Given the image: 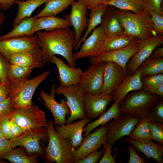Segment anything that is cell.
<instances>
[{"label":"cell","mask_w":163,"mask_h":163,"mask_svg":"<svg viewBox=\"0 0 163 163\" xmlns=\"http://www.w3.org/2000/svg\"><path fill=\"white\" fill-rule=\"evenodd\" d=\"M37 32L44 63H51L53 56L58 55L65 58L69 66L75 67L73 53L75 38L74 30L68 28Z\"/></svg>","instance_id":"obj_1"},{"label":"cell","mask_w":163,"mask_h":163,"mask_svg":"<svg viewBox=\"0 0 163 163\" xmlns=\"http://www.w3.org/2000/svg\"><path fill=\"white\" fill-rule=\"evenodd\" d=\"M123 29V34L136 39H143L157 35L153 30L151 17L145 9L138 13L114 8Z\"/></svg>","instance_id":"obj_2"},{"label":"cell","mask_w":163,"mask_h":163,"mask_svg":"<svg viewBox=\"0 0 163 163\" xmlns=\"http://www.w3.org/2000/svg\"><path fill=\"white\" fill-rule=\"evenodd\" d=\"M47 128L48 144L46 148L44 146L46 161L48 163H73L72 153L75 149L70 142L56 132L52 120H49Z\"/></svg>","instance_id":"obj_3"},{"label":"cell","mask_w":163,"mask_h":163,"mask_svg":"<svg viewBox=\"0 0 163 163\" xmlns=\"http://www.w3.org/2000/svg\"><path fill=\"white\" fill-rule=\"evenodd\" d=\"M163 98L143 89L128 93L118 104L122 114H130L140 118L147 117L149 110Z\"/></svg>","instance_id":"obj_4"},{"label":"cell","mask_w":163,"mask_h":163,"mask_svg":"<svg viewBox=\"0 0 163 163\" xmlns=\"http://www.w3.org/2000/svg\"><path fill=\"white\" fill-rule=\"evenodd\" d=\"M50 73L46 71L31 79L9 89V95L14 109L26 107L33 104V96L38 85L47 78Z\"/></svg>","instance_id":"obj_5"},{"label":"cell","mask_w":163,"mask_h":163,"mask_svg":"<svg viewBox=\"0 0 163 163\" xmlns=\"http://www.w3.org/2000/svg\"><path fill=\"white\" fill-rule=\"evenodd\" d=\"M11 117L25 131L48 126L45 112L33 104L26 107L15 109Z\"/></svg>","instance_id":"obj_6"},{"label":"cell","mask_w":163,"mask_h":163,"mask_svg":"<svg viewBox=\"0 0 163 163\" xmlns=\"http://www.w3.org/2000/svg\"><path fill=\"white\" fill-rule=\"evenodd\" d=\"M56 94H62L66 97L71 111L66 124L72 123L76 119H82L86 117L84 94L78 85L67 87L58 86L56 88Z\"/></svg>","instance_id":"obj_7"},{"label":"cell","mask_w":163,"mask_h":163,"mask_svg":"<svg viewBox=\"0 0 163 163\" xmlns=\"http://www.w3.org/2000/svg\"><path fill=\"white\" fill-rule=\"evenodd\" d=\"M140 119L133 114H121L109 121L105 124L107 129V141L113 145L125 136H128Z\"/></svg>","instance_id":"obj_8"},{"label":"cell","mask_w":163,"mask_h":163,"mask_svg":"<svg viewBox=\"0 0 163 163\" xmlns=\"http://www.w3.org/2000/svg\"><path fill=\"white\" fill-rule=\"evenodd\" d=\"M47 127L25 131L17 138L10 140L12 148L22 146L29 154H36L42 155L43 151L40 144L41 140H48Z\"/></svg>","instance_id":"obj_9"},{"label":"cell","mask_w":163,"mask_h":163,"mask_svg":"<svg viewBox=\"0 0 163 163\" xmlns=\"http://www.w3.org/2000/svg\"><path fill=\"white\" fill-rule=\"evenodd\" d=\"M40 49L37 35L12 37L0 40V53L8 60L14 53Z\"/></svg>","instance_id":"obj_10"},{"label":"cell","mask_w":163,"mask_h":163,"mask_svg":"<svg viewBox=\"0 0 163 163\" xmlns=\"http://www.w3.org/2000/svg\"><path fill=\"white\" fill-rule=\"evenodd\" d=\"M104 62L91 64L82 72L78 85L84 94H100L103 84Z\"/></svg>","instance_id":"obj_11"},{"label":"cell","mask_w":163,"mask_h":163,"mask_svg":"<svg viewBox=\"0 0 163 163\" xmlns=\"http://www.w3.org/2000/svg\"><path fill=\"white\" fill-rule=\"evenodd\" d=\"M50 91V94H48L43 89L40 91L39 94L43 101L41 100L42 103L52 113L54 117V126L66 124V116H69L71 114L66 100L65 98H62L59 103L56 101L54 97L56 94L55 84L52 85Z\"/></svg>","instance_id":"obj_12"},{"label":"cell","mask_w":163,"mask_h":163,"mask_svg":"<svg viewBox=\"0 0 163 163\" xmlns=\"http://www.w3.org/2000/svg\"><path fill=\"white\" fill-rule=\"evenodd\" d=\"M137 39L139 43V49L126 64V70L127 75L133 74L141 64L149 57L153 50L162 44L163 35H157L148 39Z\"/></svg>","instance_id":"obj_13"},{"label":"cell","mask_w":163,"mask_h":163,"mask_svg":"<svg viewBox=\"0 0 163 163\" xmlns=\"http://www.w3.org/2000/svg\"><path fill=\"white\" fill-rule=\"evenodd\" d=\"M107 129L105 124L101 125L94 132L84 137L80 145L73 152V163H76L89 154L100 149L107 141Z\"/></svg>","instance_id":"obj_14"},{"label":"cell","mask_w":163,"mask_h":163,"mask_svg":"<svg viewBox=\"0 0 163 163\" xmlns=\"http://www.w3.org/2000/svg\"><path fill=\"white\" fill-rule=\"evenodd\" d=\"M139 43L137 39L128 46L123 48L100 53L89 58L91 64L101 62H111L120 66L126 72V64L130 58L138 51Z\"/></svg>","instance_id":"obj_15"},{"label":"cell","mask_w":163,"mask_h":163,"mask_svg":"<svg viewBox=\"0 0 163 163\" xmlns=\"http://www.w3.org/2000/svg\"><path fill=\"white\" fill-rule=\"evenodd\" d=\"M106 36L102 25L95 28L91 34L83 42L80 50L73 53L74 61L96 56L102 46Z\"/></svg>","instance_id":"obj_16"},{"label":"cell","mask_w":163,"mask_h":163,"mask_svg":"<svg viewBox=\"0 0 163 163\" xmlns=\"http://www.w3.org/2000/svg\"><path fill=\"white\" fill-rule=\"evenodd\" d=\"M102 88L100 94L112 96L127 75L120 65L111 62H105Z\"/></svg>","instance_id":"obj_17"},{"label":"cell","mask_w":163,"mask_h":163,"mask_svg":"<svg viewBox=\"0 0 163 163\" xmlns=\"http://www.w3.org/2000/svg\"><path fill=\"white\" fill-rule=\"evenodd\" d=\"M70 6L71 11L68 15L75 32L74 49L82 38L84 31L87 28L88 19L87 14L88 8L85 5L78 1H73Z\"/></svg>","instance_id":"obj_18"},{"label":"cell","mask_w":163,"mask_h":163,"mask_svg":"<svg viewBox=\"0 0 163 163\" xmlns=\"http://www.w3.org/2000/svg\"><path fill=\"white\" fill-rule=\"evenodd\" d=\"M86 117L91 120L97 119L105 112L112 96L100 94H84Z\"/></svg>","instance_id":"obj_19"},{"label":"cell","mask_w":163,"mask_h":163,"mask_svg":"<svg viewBox=\"0 0 163 163\" xmlns=\"http://www.w3.org/2000/svg\"><path fill=\"white\" fill-rule=\"evenodd\" d=\"M91 120L86 117L73 123L56 126V132L71 142L75 149H77L83 140V129Z\"/></svg>","instance_id":"obj_20"},{"label":"cell","mask_w":163,"mask_h":163,"mask_svg":"<svg viewBox=\"0 0 163 163\" xmlns=\"http://www.w3.org/2000/svg\"><path fill=\"white\" fill-rule=\"evenodd\" d=\"M51 63L55 64L58 68L60 86L67 87L78 85L83 72L80 68L71 67L55 56H53Z\"/></svg>","instance_id":"obj_21"},{"label":"cell","mask_w":163,"mask_h":163,"mask_svg":"<svg viewBox=\"0 0 163 163\" xmlns=\"http://www.w3.org/2000/svg\"><path fill=\"white\" fill-rule=\"evenodd\" d=\"M141 70L139 68L132 75H127L112 96L113 100L119 104L130 92L142 89Z\"/></svg>","instance_id":"obj_22"},{"label":"cell","mask_w":163,"mask_h":163,"mask_svg":"<svg viewBox=\"0 0 163 163\" xmlns=\"http://www.w3.org/2000/svg\"><path fill=\"white\" fill-rule=\"evenodd\" d=\"M71 26L68 14L66 15L64 18L56 16L42 17L35 19L31 34L32 35L35 32L42 30L50 31L68 28Z\"/></svg>","instance_id":"obj_23"},{"label":"cell","mask_w":163,"mask_h":163,"mask_svg":"<svg viewBox=\"0 0 163 163\" xmlns=\"http://www.w3.org/2000/svg\"><path fill=\"white\" fill-rule=\"evenodd\" d=\"M124 139L139 152L143 153L148 161L151 158L155 159L158 163H163V145L155 143L151 139L147 141H140L129 137L125 138Z\"/></svg>","instance_id":"obj_24"},{"label":"cell","mask_w":163,"mask_h":163,"mask_svg":"<svg viewBox=\"0 0 163 163\" xmlns=\"http://www.w3.org/2000/svg\"><path fill=\"white\" fill-rule=\"evenodd\" d=\"M8 61L9 64L24 66H33L35 68H41L45 66L40 49L14 53L9 57Z\"/></svg>","instance_id":"obj_25"},{"label":"cell","mask_w":163,"mask_h":163,"mask_svg":"<svg viewBox=\"0 0 163 163\" xmlns=\"http://www.w3.org/2000/svg\"><path fill=\"white\" fill-rule=\"evenodd\" d=\"M114 8L113 7L109 5L102 15L101 24L106 37L123 34V28Z\"/></svg>","instance_id":"obj_26"},{"label":"cell","mask_w":163,"mask_h":163,"mask_svg":"<svg viewBox=\"0 0 163 163\" xmlns=\"http://www.w3.org/2000/svg\"><path fill=\"white\" fill-rule=\"evenodd\" d=\"M33 66H24L9 64L7 75V85L8 89L26 82L32 70Z\"/></svg>","instance_id":"obj_27"},{"label":"cell","mask_w":163,"mask_h":163,"mask_svg":"<svg viewBox=\"0 0 163 163\" xmlns=\"http://www.w3.org/2000/svg\"><path fill=\"white\" fill-rule=\"evenodd\" d=\"M136 39L132 36L124 34L106 36L97 55L102 53L123 48L130 44Z\"/></svg>","instance_id":"obj_28"},{"label":"cell","mask_w":163,"mask_h":163,"mask_svg":"<svg viewBox=\"0 0 163 163\" xmlns=\"http://www.w3.org/2000/svg\"><path fill=\"white\" fill-rule=\"evenodd\" d=\"M48 0H27L22 1L15 0L14 3L18 7L17 13L13 22L15 27L24 19L31 17L33 11L39 6L45 3Z\"/></svg>","instance_id":"obj_29"},{"label":"cell","mask_w":163,"mask_h":163,"mask_svg":"<svg viewBox=\"0 0 163 163\" xmlns=\"http://www.w3.org/2000/svg\"><path fill=\"white\" fill-rule=\"evenodd\" d=\"M109 5L102 4L97 6L90 10L88 16V26L85 34L74 48L73 50L75 52L78 51L82 43L87 37L90 33L93 31L97 27L100 25L102 22V15L107 8Z\"/></svg>","instance_id":"obj_30"},{"label":"cell","mask_w":163,"mask_h":163,"mask_svg":"<svg viewBox=\"0 0 163 163\" xmlns=\"http://www.w3.org/2000/svg\"><path fill=\"white\" fill-rule=\"evenodd\" d=\"M119 104L114 102L110 108L101 115L94 121L87 124L83 129L84 132L83 136H86L94 129L100 125H105L112 119L115 118L120 115V113L118 107Z\"/></svg>","instance_id":"obj_31"},{"label":"cell","mask_w":163,"mask_h":163,"mask_svg":"<svg viewBox=\"0 0 163 163\" xmlns=\"http://www.w3.org/2000/svg\"><path fill=\"white\" fill-rule=\"evenodd\" d=\"M76 0H48L43 8L34 17L35 18L42 17L56 16L63 12L72 3Z\"/></svg>","instance_id":"obj_32"},{"label":"cell","mask_w":163,"mask_h":163,"mask_svg":"<svg viewBox=\"0 0 163 163\" xmlns=\"http://www.w3.org/2000/svg\"><path fill=\"white\" fill-rule=\"evenodd\" d=\"M25 149L23 146L9 151L0 156V159H5L14 163H38L37 155L29 156L25 154Z\"/></svg>","instance_id":"obj_33"},{"label":"cell","mask_w":163,"mask_h":163,"mask_svg":"<svg viewBox=\"0 0 163 163\" xmlns=\"http://www.w3.org/2000/svg\"><path fill=\"white\" fill-rule=\"evenodd\" d=\"M35 19L34 17L24 19L14 27L10 32L0 36V40L12 37L32 35L31 33Z\"/></svg>","instance_id":"obj_34"},{"label":"cell","mask_w":163,"mask_h":163,"mask_svg":"<svg viewBox=\"0 0 163 163\" xmlns=\"http://www.w3.org/2000/svg\"><path fill=\"white\" fill-rule=\"evenodd\" d=\"M104 4L138 13L145 9V0H112Z\"/></svg>","instance_id":"obj_35"},{"label":"cell","mask_w":163,"mask_h":163,"mask_svg":"<svg viewBox=\"0 0 163 163\" xmlns=\"http://www.w3.org/2000/svg\"><path fill=\"white\" fill-rule=\"evenodd\" d=\"M149 121L147 117L140 118L128 137L133 139L140 141H147L151 140L148 128Z\"/></svg>","instance_id":"obj_36"},{"label":"cell","mask_w":163,"mask_h":163,"mask_svg":"<svg viewBox=\"0 0 163 163\" xmlns=\"http://www.w3.org/2000/svg\"><path fill=\"white\" fill-rule=\"evenodd\" d=\"M142 77L163 73V57L158 59L148 58L140 65Z\"/></svg>","instance_id":"obj_37"},{"label":"cell","mask_w":163,"mask_h":163,"mask_svg":"<svg viewBox=\"0 0 163 163\" xmlns=\"http://www.w3.org/2000/svg\"><path fill=\"white\" fill-rule=\"evenodd\" d=\"M142 89L146 91L154 94L158 88L163 84V74L150 75L142 77Z\"/></svg>","instance_id":"obj_38"},{"label":"cell","mask_w":163,"mask_h":163,"mask_svg":"<svg viewBox=\"0 0 163 163\" xmlns=\"http://www.w3.org/2000/svg\"><path fill=\"white\" fill-rule=\"evenodd\" d=\"M148 128L150 138L163 145V123L149 121Z\"/></svg>","instance_id":"obj_39"},{"label":"cell","mask_w":163,"mask_h":163,"mask_svg":"<svg viewBox=\"0 0 163 163\" xmlns=\"http://www.w3.org/2000/svg\"><path fill=\"white\" fill-rule=\"evenodd\" d=\"M147 117L150 120L156 122L163 123V98L150 108Z\"/></svg>","instance_id":"obj_40"},{"label":"cell","mask_w":163,"mask_h":163,"mask_svg":"<svg viewBox=\"0 0 163 163\" xmlns=\"http://www.w3.org/2000/svg\"><path fill=\"white\" fill-rule=\"evenodd\" d=\"M153 29L157 35H163V15L153 11H148Z\"/></svg>","instance_id":"obj_41"},{"label":"cell","mask_w":163,"mask_h":163,"mask_svg":"<svg viewBox=\"0 0 163 163\" xmlns=\"http://www.w3.org/2000/svg\"><path fill=\"white\" fill-rule=\"evenodd\" d=\"M103 149L104 151L102 157L99 162V163H116L115 161L116 157L119 154H115L113 156L111 154V149L113 145L108 142L106 141L103 145Z\"/></svg>","instance_id":"obj_42"},{"label":"cell","mask_w":163,"mask_h":163,"mask_svg":"<svg viewBox=\"0 0 163 163\" xmlns=\"http://www.w3.org/2000/svg\"><path fill=\"white\" fill-rule=\"evenodd\" d=\"M14 109L9 97L0 103V120L5 117H11Z\"/></svg>","instance_id":"obj_43"},{"label":"cell","mask_w":163,"mask_h":163,"mask_svg":"<svg viewBox=\"0 0 163 163\" xmlns=\"http://www.w3.org/2000/svg\"><path fill=\"white\" fill-rule=\"evenodd\" d=\"M11 118V123L8 133L6 138L11 140L14 139L21 135L25 131L18 125L14 119Z\"/></svg>","instance_id":"obj_44"},{"label":"cell","mask_w":163,"mask_h":163,"mask_svg":"<svg viewBox=\"0 0 163 163\" xmlns=\"http://www.w3.org/2000/svg\"><path fill=\"white\" fill-rule=\"evenodd\" d=\"M9 64L8 61L0 53V79L2 84H7V75Z\"/></svg>","instance_id":"obj_45"},{"label":"cell","mask_w":163,"mask_h":163,"mask_svg":"<svg viewBox=\"0 0 163 163\" xmlns=\"http://www.w3.org/2000/svg\"><path fill=\"white\" fill-rule=\"evenodd\" d=\"M104 149H103L91 153L76 163H97L103 154Z\"/></svg>","instance_id":"obj_46"},{"label":"cell","mask_w":163,"mask_h":163,"mask_svg":"<svg viewBox=\"0 0 163 163\" xmlns=\"http://www.w3.org/2000/svg\"><path fill=\"white\" fill-rule=\"evenodd\" d=\"M163 0H145V9L148 11H153L163 15L161 7Z\"/></svg>","instance_id":"obj_47"},{"label":"cell","mask_w":163,"mask_h":163,"mask_svg":"<svg viewBox=\"0 0 163 163\" xmlns=\"http://www.w3.org/2000/svg\"><path fill=\"white\" fill-rule=\"evenodd\" d=\"M129 152V159L128 163H146L145 159L142 156L139 155L136 152L135 148L130 145L128 148Z\"/></svg>","instance_id":"obj_48"},{"label":"cell","mask_w":163,"mask_h":163,"mask_svg":"<svg viewBox=\"0 0 163 163\" xmlns=\"http://www.w3.org/2000/svg\"><path fill=\"white\" fill-rule=\"evenodd\" d=\"M85 5L90 11L98 5L104 4L112 0H76Z\"/></svg>","instance_id":"obj_49"},{"label":"cell","mask_w":163,"mask_h":163,"mask_svg":"<svg viewBox=\"0 0 163 163\" xmlns=\"http://www.w3.org/2000/svg\"><path fill=\"white\" fill-rule=\"evenodd\" d=\"M12 149L10 140L4 136L0 138V156Z\"/></svg>","instance_id":"obj_50"},{"label":"cell","mask_w":163,"mask_h":163,"mask_svg":"<svg viewBox=\"0 0 163 163\" xmlns=\"http://www.w3.org/2000/svg\"><path fill=\"white\" fill-rule=\"evenodd\" d=\"M11 123V117H5L0 120V127L4 137H6L8 133Z\"/></svg>","instance_id":"obj_51"},{"label":"cell","mask_w":163,"mask_h":163,"mask_svg":"<svg viewBox=\"0 0 163 163\" xmlns=\"http://www.w3.org/2000/svg\"><path fill=\"white\" fill-rule=\"evenodd\" d=\"M9 90L7 84L0 85V103L9 97Z\"/></svg>","instance_id":"obj_52"},{"label":"cell","mask_w":163,"mask_h":163,"mask_svg":"<svg viewBox=\"0 0 163 163\" xmlns=\"http://www.w3.org/2000/svg\"><path fill=\"white\" fill-rule=\"evenodd\" d=\"M15 0H0V9L6 10L11 8Z\"/></svg>","instance_id":"obj_53"},{"label":"cell","mask_w":163,"mask_h":163,"mask_svg":"<svg viewBox=\"0 0 163 163\" xmlns=\"http://www.w3.org/2000/svg\"><path fill=\"white\" fill-rule=\"evenodd\" d=\"M163 47L156 48L152 52L149 58L158 59L163 57Z\"/></svg>","instance_id":"obj_54"},{"label":"cell","mask_w":163,"mask_h":163,"mask_svg":"<svg viewBox=\"0 0 163 163\" xmlns=\"http://www.w3.org/2000/svg\"><path fill=\"white\" fill-rule=\"evenodd\" d=\"M154 94L163 98V84L159 86L155 91Z\"/></svg>","instance_id":"obj_55"},{"label":"cell","mask_w":163,"mask_h":163,"mask_svg":"<svg viewBox=\"0 0 163 163\" xmlns=\"http://www.w3.org/2000/svg\"><path fill=\"white\" fill-rule=\"evenodd\" d=\"M5 16L3 12L0 13V30L1 26L5 21Z\"/></svg>","instance_id":"obj_56"},{"label":"cell","mask_w":163,"mask_h":163,"mask_svg":"<svg viewBox=\"0 0 163 163\" xmlns=\"http://www.w3.org/2000/svg\"><path fill=\"white\" fill-rule=\"evenodd\" d=\"M4 136L0 127V138Z\"/></svg>","instance_id":"obj_57"},{"label":"cell","mask_w":163,"mask_h":163,"mask_svg":"<svg viewBox=\"0 0 163 163\" xmlns=\"http://www.w3.org/2000/svg\"><path fill=\"white\" fill-rule=\"evenodd\" d=\"M1 84H2V82H1V80H0V85Z\"/></svg>","instance_id":"obj_58"}]
</instances>
